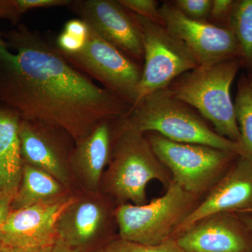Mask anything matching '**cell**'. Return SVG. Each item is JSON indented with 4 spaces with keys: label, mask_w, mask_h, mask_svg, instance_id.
Listing matches in <instances>:
<instances>
[{
    "label": "cell",
    "mask_w": 252,
    "mask_h": 252,
    "mask_svg": "<svg viewBox=\"0 0 252 252\" xmlns=\"http://www.w3.org/2000/svg\"><path fill=\"white\" fill-rule=\"evenodd\" d=\"M0 104L21 119L63 129L75 144L131 108L25 24L0 31Z\"/></svg>",
    "instance_id": "6da1fadb"
},
{
    "label": "cell",
    "mask_w": 252,
    "mask_h": 252,
    "mask_svg": "<svg viewBox=\"0 0 252 252\" xmlns=\"http://www.w3.org/2000/svg\"><path fill=\"white\" fill-rule=\"evenodd\" d=\"M113 133L134 130L157 132L173 142L202 144L244 156L241 144L222 137L196 110L175 98L166 89L156 91L113 122Z\"/></svg>",
    "instance_id": "7a4b0ae2"
},
{
    "label": "cell",
    "mask_w": 252,
    "mask_h": 252,
    "mask_svg": "<svg viewBox=\"0 0 252 252\" xmlns=\"http://www.w3.org/2000/svg\"><path fill=\"white\" fill-rule=\"evenodd\" d=\"M168 171L144 134L130 130L113 133L108 168L102 175L99 191L119 205L127 201L145 205L149 182L158 180L168 187L172 181Z\"/></svg>",
    "instance_id": "3957f363"
},
{
    "label": "cell",
    "mask_w": 252,
    "mask_h": 252,
    "mask_svg": "<svg viewBox=\"0 0 252 252\" xmlns=\"http://www.w3.org/2000/svg\"><path fill=\"white\" fill-rule=\"evenodd\" d=\"M241 67L240 59L199 65L177 78L166 89L196 110L219 135L241 144L230 91Z\"/></svg>",
    "instance_id": "277c9868"
},
{
    "label": "cell",
    "mask_w": 252,
    "mask_h": 252,
    "mask_svg": "<svg viewBox=\"0 0 252 252\" xmlns=\"http://www.w3.org/2000/svg\"><path fill=\"white\" fill-rule=\"evenodd\" d=\"M198 196L172 181L166 193L149 203L119 205L114 211L119 236L148 246L172 240L176 230L200 203Z\"/></svg>",
    "instance_id": "5b68a950"
},
{
    "label": "cell",
    "mask_w": 252,
    "mask_h": 252,
    "mask_svg": "<svg viewBox=\"0 0 252 252\" xmlns=\"http://www.w3.org/2000/svg\"><path fill=\"white\" fill-rule=\"evenodd\" d=\"M144 135L172 181L197 195L210 191L241 156L210 146L173 142L157 132Z\"/></svg>",
    "instance_id": "8992f818"
},
{
    "label": "cell",
    "mask_w": 252,
    "mask_h": 252,
    "mask_svg": "<svg viewBox=\"0 0 252 252\" xmlns=\"http://www.w3.org/2000/svg\"><path fill=\"white\" fill-rule=\"evenodd\" d=\"M135 16L142 33L144 54L136 104L148 94L167 89L177 78L198 67L199 63L189 48L163 25Z\"/></svg>",
    "instance_id": "52a82bcc"
},
{
    "label": "cell",
    "mask_w": 252,
    "mask_h": 252,
    "mask_svg": "<svg viewBox=\"0 0 252 252\" xmlns=\"http://www.w3.org/2000/svg\"><path fill=\"white\" fill-rule=\"evenodd\" d=\"M89 28L85 45L80 51L74 54L60 52L73 66L132 107L137 102L142 65Z\"/></svg>",
    "instance_id": "ba28073f"
},
{
    "label": "cell",
    "mask_w": 252,
    "mask_h": 252,
    "mask_svg": "<svg viewBox=\"0 0 252 252\" xmlns=\"http://www.w3.org/2000/svg\"><path fill=\"white\" fill-rule=\"evenodd\" d=\"M110 198L102 192L82 190L63 212L57 223L59 238L75 252H94L112 240L114 217Z\"/></svg>",
    "instance_id": "9c48e42d"
},
{
    "label": "cell",
    "mask_w": 252,
    "mask_h": 252,
    "mask_svg": "<svg viewBox=\"0 0 252 252\" xmlns=\"http://www.w3.org/2000/svg\"><path fill=\"white\" fill-rule=\"evenodd\" d=\"M19 138L25 163L47 172L74 193L78 185L69 167V156L75 142L69 134L59 127L21 119Z\"/></svg>",
    "instance_id": "30bf717a"
},
{
    "label": "cell",
    "mask_w": 252,
    "mask_h": 252,
    "mask_svg": "<svg viewBox=\"0 0 252 252\" xmlns=\"http://www.w3.org/2000/svg\"><path fill=\"white\" fill-rule=\"evenodd\" d=\"M91 29L143 66V37L135 14L119 0H72L68 6Z\"/></svg>",
    "instance_id": "8fae6325"
},
{
    "label": "cell",
    "mask_w": 252,
    "mask_h": 252,
    "mask_svg": "<svg viewBox=\"0 0 252 252\" xmlns=\"http://www.w3.org/2000/svg\"><path fill=\"white\" fill-rule=\"evenodd\" d=\"M160 14L163 26L193 53L199 65L230 59L242 61L238 42L228 28L187 17L170 1L160 6Z\"/></svg>",
    "instance_id": "7c38bea8"
},
{
    "label": "cell",
    "mask_w": 252,
    "mask_h": 252,
    "mask_svg": "<svg viewBox=\"0 0 252 252\" xmlns=\"http://www.w3.org/2000/svg\"><path fill=\"white\" fill-rule=\"evenodd\" d=\"M77 193L10 212L0 228V242L10 248L53 246L59 239L57 231L59 217L74 201Z\"/></svg>",
    "instance_id": "4fadbf2b"
},
{
    "label": "cell",
    "mask_w": 252,
    "mask_h": 252,
    "mask_svg": "<svg viewBox=\"0 0 252 252\" xmlns=\"http://www.w3.org/2000/svg\"><path fill=\"white\" fill-rule=\"evenodd\" d=\"M219 213H252V160L240 156L234 165L179 226L176 240L198 221Z\"/></svg>",
    "instance_id": "5bb4252c"
},
{
    "label": "cell",
    "mask_w": 252,
    "mask_h": 252,
    "mask_svg": "<svg viewBox=\"0 0 252 252\" xmlns=\"http://www.w3.org/2000/svg\"><path fill=\"white\" fill-rule=\"evenodd\" d=\"M175 240L185 252H252V230L238 213L207 217Z\"/></svg>",
    "instance_id": "9a60e30c"
},
{
    "label": "cell",
    "mask_w": 252,
    "mask_h": 252,
    "mask_svg": "<svg viewBox=\"0 0 252 252\" xmlns=\"http://www.w3.org/2000/svg\"><path fill=\"white\" fill-rule=\"evenodd\" d=\"M112 123L99 124L90 135L75 144L69 156L71 172L84 191L99 192L104 167L108 165L112 152Z\"/></svg>",
    "instance_id": "2e32d148"
},
{
    "label": "cell",
    "mask_w": 252,
    "mask_h": 252,
    "mask_svg": "<svg viewBox=\"0 0 252 252\" xmlns=\"http://www.w3.org/2000/svg\"><path fill=\"white\" fill-rule=\"evenodd\" d=\"M21 118L0 104V198L13 197L22 177L23 162L19 138Z\"/></svg>",
    "instance_id": "e0dca14e"
},
{
    "label": "cell",
    "mask_w": 252,
    "mask_h": 252,
    "mask_svg": "<svg viewBox=\"0 0 252 252\" xmlns=\"http://www.w3.org/2000/svg\"><path fill=\"white\" fill-rule=\"evenodd\" d=\"M74 193L47 172L24 162L21 183L11 201V211L54 201Z\"/></svg>",
    "instance_id": "ac0fdd59"
},
{
    "label": "cell",
    "mask_w": 252,
    "mask_h": 252,
    "mask_svg": "<svg viewBox=\"0 0 252 252\" xmlns=\"http://www.w3.org/2000/svg\"><path fill=\"white\" fill-rule=\"evenodd\" d=\"M228 29L233 32L241 51L243 67L252 71V0H236Z\"/></svg>",
    "instance_id": "d6986e66"
},
{
    "label": "cell",
    "mask_w": 252,
    "mask_h": 252,
    "mask_svg": "<svg viewBox=\"0 0 252 252\" xmlns=\"http://www.w3.org/2000/svg\"><path fill=\"white\" fill-rule=\"evenodd\" d=\"M234 109L244 156L252 160V80L245 74L238 80Z\"/></svg>",
    "instance_id": "ffe728a7"
},
{
    "label": "cell",
    "mask_w": 252,
    "mask_h": 252,
    "mask_svg": "<svg viewBox=\"0 0 252 252\" xmlns=\"http://www.w3.org/2000/svg\"><path fill=\"white\" fill-rule=\"evenodd\" d=\"M94 252H185L175 240H170L157 246H148L114 237L103 246Z\"/></svg>",
    "instance_id": "44dd1931"
},
{
    "label": "cell",
    "mask_w": 252,
    "mask_h": 252,
    "mask_svg": "<svg viewBox=\"0 0 252 252\" xmlns=\"http://www.w3.org/2000/svg\"><path fill=\"white\" fill-rule=\"evenodd\" d=\"M121 4L134 14L162 24L160 6L155 0H119Z\"/></svg>",
    "instance_id": "7402d4cb"
},
{
    "label": "cell",
    "mask_w": 252,
    "mask_h": 252,
    "mask_svg": "<svg viewBox=\"0 0 252 252\" xmlns=\"http://www.w3.org/2000/svg\"><path fill=\"white\" fill-rule=\"evenodd\" d=\"M170 1L187 17L198 21H208L212 0H175Z\"/></svg>",
    "instance_id": "603a6c76"
},
{
    "label": "cell",
    "mask_w": 252,
    "mask_h": 252,
    "mask_svg": "<svg viewBox=\"0 0 252 252\" xmlns=\"http://www.w3.org/2000/svg\"><path fill=\"white\" fill-rule=\"evenodd\" d=\"M235 0H212L208 22L220 28H228Z\"/></svg>",
    "instance_id": "cb8c5ba5"
},
{
    "label": "cell",
    "mask_w": 252,
    "mask_h": 252,
    "mask_svg": "<svg viewBox=\"0 0 252 252\" xmlns=\"http://www.w3.org/2000/svg\"><path fill=\"white\" fill-rule=\"evenodd\" d=\"M19 14L22 16L29 10L39 8L69 6L72 0H15Z\"/></svg>",
    "instance_id": "d4e9b609"
},
{
    "label": "cell",
    "mask_w": 252,
    "mask_h": 252,
    "mask_svg": "<svg viewBox=\"0 0 252 252\" xmlns=\"http://www.w3.org/2000/svg\"><path fill=\"white\" fill-rule=\"evenodd\" d=\"M15 0H0V20H6L18 26L21 19Z\"/></svg>",
    "instance_id": "484cf974"
},
{
    "label": "cell",
    "mask_w": 252,
    "mask_h": 252,
    "mask_svg": "<svg viewBox=\"0 0 252 252\" xmlns=\"http://www.w3.org/2000/svg\"><path fill=\"white\" fill-rule=\"evenodd\" d=\"M89 26L81 19H72L67 21L64 27V32L80 39L86 40L89 34Z\"/></svg>",
    "instance_id": "4316f807"
},
{
    "label": "cell",
    "mask_w": 252,
    "mask_h": 252,
    "mask_svg": "<svg viewBox=\"0 0 252 252\" xmlns=\"http://www.w3.org/2000/svg\"><path fill=\"white\" fill-rule=\"evenodd\" d=\"M13 197L6 196L0 198V228L4 224L10 212Z\"/></svg>",
    "instance_id": "83f0119b"
},
{
    "label": "cell",
    "mask_w": 252,
    "mask_h": 252,
    "mask_svg": "<svg viewBox=\"0 0 252 252\" xmlns=\"http://www.w3.org/2000/svg\"><path fill=\"white\" fill-rule=\"evenodd\" d=\"M53 246L34 248H11V252H52Z\"/></svg>",
    "instance_id": "f1b7e54d"
},
{
    "label": "cell",
    "mask_w": 252,
    "mask_h": 252,
    "mask_svg": "<svg viewBox=\"0 0 252 252\" xmlns=\"http://www.w3.org/2000/svg\"><path fill=\"white\" fill-rule=\"evenodd\" d=\"M52 252H75L71 250L69 247L67 246L62 240H58L56 243L55 244L54 249H53Z\"/></svg>",
    "instance_id": "f546056e"
},
{
    "label": "cell",
    "mask_w": 252,
    "mask_h": 252,
    "mask_svg": "<svg viewBox=\"0 0 252 252\" xmlns=\"http://www.w3.org/2000/svg\"><path fill=\"white\" fill-rule=\"evenodd\" d=\"M240 217H241V220L245 222V224L252 230V214H243Z\"/></svg>",
    "instance_id": "4dcf8cb0"
},
{
    "label": "cell",
    "mask_w": 252,
    "mask_h": 252,
    "mask_svg": "<svg viewBox=\"0 0 252 252\" xmlns=\"http://www.w3.org/2000/svg\"><path fill=\"white\" fill-rule=\"evenodd\" d=\"M0 252H11V248L0 242Z\"/></svg>",
    "instance_id": "1f68e13d"
},
{
    "label": "cell",
    "mask_w": 252,
    "mask_h": 252,
    "mask_svg": "<svg viewBox=\"0 0 252 252\" xmlns=\"http://www.w3.org/2000/svg\"><path fill=\"white\" fill-rule=\"evenodd\" d=\"M248 75L249 76V77H250V79H251L252 80V71H251V72H249Z\"/></svg>",
    "instance_id": "d6a6232c"
}]
</instances>
